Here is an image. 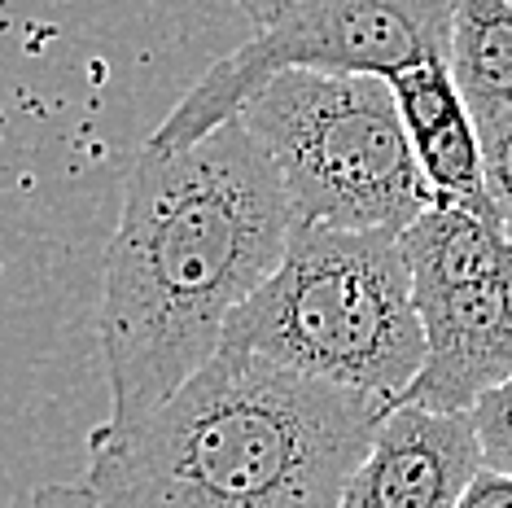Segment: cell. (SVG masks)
<instances>
[{
    "label": "cell",
    "instance_id": "obj_1",
    "mask_svg": "<svg viewBox=\"0 0 512 508\" xmlns=\"http://www.w3.org/2000/svg\"><path fill=\"white\" fill-rule=\"evenodd\" d=\"M289 228L281 176L241 119L176 154L141 149L101 276L106 425L149 417L211 360L232 311L281 268Z\"/></svg>",
    "mask_w": 512,
    "mask_h": 508
},
{
    "label": "cell",
    "instance_id": "obj_2",
    "mask_svg": "<svg viewBox=\"0 0 512 508\" xmlns=\"http://www.w3.org/2000/svg\"><path fill=\"white\" fill-rule=\"evenodd\" d=\"M386 403L219 351L136 425L88 434L106 508H337Z\"/></svg>",
    "mask_w": 512,
    "mask_h": 508
},
{
    "label": "cell",
    "instance_id": "obj_3",
    "mask_svg": "<svg viewBox=\"0 0 512 508\" xmlns=\"http://www.w3.org/2000/svg\"><path fill=\"white\" fill-rule=\"evenodd\" d=\"M224 346L394 408L425 364L399 237L294 224L281 268L232 311Z\"/></svg>",
    "mask_w": 512,
    "mask_h": 508
},
{
    "label": "cell",
    "instance_id": "obj_4",
    "mask_svg": "<svg viewBox=\"0 0 512 508\" xmlns=\"http://www.w3.org/2000/svg\"><path fill=\"white\" fill-rule=\"evenodd\" d=\"M237 119L272 158L294 224L399 237L434 206L381 75L289 71Z\"/></svg>",
    "mask_w": 512,
    "mask_h": 508
},
{
    "label": "cell",
    "instance_id": "obj_5",
    "mask_svg": "<svg viewBox=\"0 0 512 508\" xmlns=\"http://www.w3.org/2000/svg\"><path fill=\"white\" fill-rule=\"evenodd\" d=\"M451 0H294L281 18L232 49L176 101L145 154H176L232 123L276 75H399L447 62Z\"/></svg>",
    "mask_w": 512,
    "mask_h": 508
},
{
    "label": "cell",
    "instance_id": "obj_6",
    "mask_svg": "<svg viewBox=\"0 0 512 508\" xmlns=\"http://www.w3.org/2000/svg\"><path fill=\"white\" fill-rule=\"evenodd\" d=\"M416 311L425 329V364L399 403L469 412L486 390L512 377V259L486 276L416 298Z\"/></svg>",
    "mask_w": 512,
    "mask_h": 508
},
{
    "label": "cell",
    "instance_id": "obj_7",
    "mask_svg": "<svg viewBox=\"0 0 512 508\" xmlns=\"http://www.w3.org/2000/svg\"><path fill=\"white\" fill-rule=\"evenodd\" d=\"M482 469L469 412L399 403L381 417L337 508H456Z\"/></svg>",
    "mask_w": 512,
    "mask_h": 508
},
{
    "label": "cell",
    "instance_id": "obj_8",
    "mask_svg": "<svg viewBox=\"0 0 512 508\" xmlns=\"http://www.w3.org/2000/svg\"><path fill=\"white\" fill-rule=\"evenodd\" d=\"M399 106V123L412 145V158L421 167V180L429 184L434 202L451 206H477L495 211L486 193V167H482V136L469 106H464L456 79L447 62H421L386 79Z\"/></svg>",
    "mask_w": 512,
    "mask_h": 508
},
{
    "label": "cell",
    "instance_id": "obj_9",
    "mask_svg": "<svg viewBox=\"0 0 512 508\" xmlns=\"http://www.w3.org/2000/svg\"><path fill=\"white\" fill-rule=\"evenodd\" d=\"M447 71L469 106L477 136L512 119V5L508 0H451Z\"/></svg>",
    "mask_w": 512,
    "mask_h": 508
},
{
    "label": "cell",
    "instance_id": "obj_10",
    "mask_svg": "<svg viewBox=\"0 0 512 508\" xmlns=\"http://www.w3.org/2000/svg\"><path fill=\"white\" fill-rule=\"evenodd\" d=\"M477 447H482V465L495 473H512V377L491 386L469 408Z\"/></svg>",
    "mask_w": 512,
    "mask_h": 508
},
{
    "label": "cell",
    "instance_id": "obj_11",
    "mask_svg": "<svg viewBox=\"0 0 512 508\" xmlns=\"http://www.w3.org/2000/svg\"><path fill=\"white\" fill-rule=\"evenodd\" d=\"M482 167H486V193L504 224V237L512 241V119L482 136Z\"/></svg>",
    "mask_w": 512,
    "mask_h": 508
},
{
    "label": "cell",
    "instance_id": "obj_12",
    "mask_svg": "<svg viewBox=\"0 0 512 508\" xmlns=\"http://www.w3.org/2000/svg\"><path fill=\"white\" fill-rule=\"evenodd\" d=\"M456 508H512V473H495L482 465L456 500Z\"/></svg>",
    "mask_w": 512,
    "mask_h": 508
},
{
    "label": "cell",
    "instance_id": "obj_13",
    "mask_svg": "<svg viewBox=\"0 0 512 508\" xmlns=\"http://www.w3.org/2000/svg\"><path fill=\"white\" fill-rule=\"evenodd\" d=\"M31 508H106L88 487H66V482H53V487H36L31 491Z\"/></svg>",
    "mask_w": 512,
    "mask_h": 508
},
{
    "label": "cell",
    "instance_id": "obj_14",
    "mask_svg": "<svg viewBox=\"0 0 512 508\" xmlns=\"http://www.w3.org/2000/svg\"><path fill=\"white\" fill-rule=\"evenodd\" d=\"M232 5H241V14L254 22V31H263L272 18H281L294 0H232Z\"/></svg>",
    "mask_w": 512,
    "mask_h": 508
},
{
    "label": "cell",
    "instance_id": "obj_15",
    "mask_svg": "<svg viewBox=\"0 0 512 508\" xmlns=\"http://www.w3.org/2000/svg\"><path fill=\"white\" fill-rule=\"evenodd\" d=\"M508 5H512V0H508Z\"/></svg>",
    "mask_w": 512,
    "mask_h": 508
}]
</instances>
